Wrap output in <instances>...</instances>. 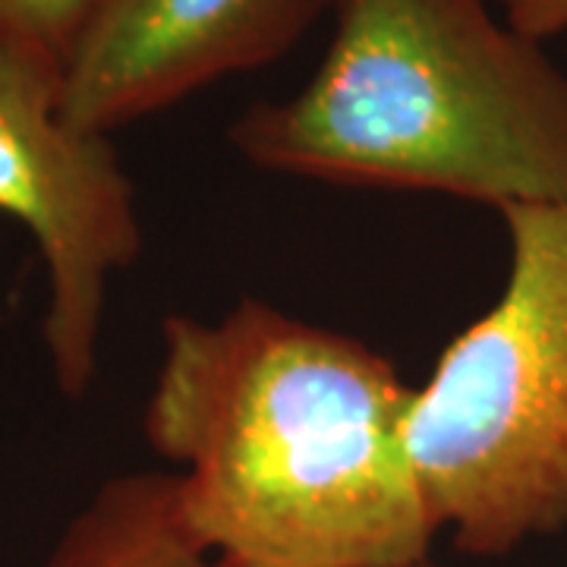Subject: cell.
<instances>
[{
  "mask_svg": "<svg viewBox=\"0 0 567 567\" xmlns=\"http://www.w3.org/2000/svg\"><path fill=\"white\" fill-rule=\"evenodd\" d=\"M142 432L193 539L234 567H423L442 533L385 353L256 297L167 316Z\"/></svg>",
  "mask_w": 567,
  "mask_h": 567,
  "instance_id": "cell-1",
  "label": "cell"
},
{
  "mask_svg": "<svg viewBox=\"0 0 567 567\" xmlns=\"http://www.w3.org/2000/svg\"><path fill=\"white\" fill-rule=\"evenodd\" d=\"M331 17L303 89L227 126L246 162L495 212L567 203V70L492 0H331Z\"/></svg>",
  "mask_w": 567,
  "mask_h": 567,
  "instance_id": "cell-2",
  "label": "cell"
},
{
  "mask_svg": "<svg viewBox=\"0 0 567 567\" xmlns=\"http://www.w3.org/2000/svg\"><path fill=\"white\" fill-rule=\"evenodd\" d=\"M498 215L505 290L442 350L406 420L435 524L476 558L567 527V203Z\"/></svg>",
  "mask_w": 567,
  "mask_h": 567,
  "instance_id": "cell-3",
  "label": "cell"
},
{
  "mask_svg": "<svg viewBox=\"0 0 567 567\" xmlns=\"http://www.w3.org/2000/svg\"><path fill=\"white\" fill-rule=\"evenodd\" d=\"M0 215L35 240L48 278L41 341L54 385H95L107 290L140 259L136 189L107 136L63 121L61 70L0 44Z\"/></svg>",
  "mask_w": 567,
  "mask_h": 567,
  "instance_id": "cell-4",
  "label": "cell"
},
{
  "mask_svg": "<svg viewBox=\"0 0 567 567\" xmlns=\"http://www.w3.org/2000/svg\"><path fill=\"white\" fill-rule=\"evenodd\" d=\"M331 0H95L61 66L63 121L107 136L281 61Z\"/></svg>",
  "mask_w": 567,
  "mask_h": 567,
  "instance_id": "cell-5",
  "label": "cell"
},
{
  "mask_svg": "<svg viewBox=\"0 0 567 567\" xmlns=\"http://www.w3.org/2000/svg\"><path fill=\"white\" fill-rule=\"evenodd\" d=\"M41 567H234L203 548L177 507L174 473L104 480L70 517ZM435 567V565H423Z\"/></svg>",
  "mask_w": 567,
  "mask_h": 567,
  "instance_id": "cell-6",
  "label": "cell"
},
{
  "mask_svg": "<svg viewBox=\"0 0 567 567\" xmlns=\"http://www.w3.org/2000/svg\"><path fill=\"white\" fill-rule=\"evenodd\" d=\"M95 0H0V44L61 70Z\"/></svg>",
  "mask_w": 567,
  "mask_h": 567,
  "instance_id": "cell-7",
  "label": "cell"
},
{
  "mask_svg": "<svg viewBox=\"0 0 567 567\" xmlns=\"http://www.w3.org/2000/svg\"><path fill=\"white\" fill-rule=\"evenodd\" d=\"M520 35L548 44L567 32V0H492Z\"/></svg>",
  "mask_w": 567,
  "mask_h": 567,
  "instance_id": "cell-8",
  "label": "cell"
}]
</instances>
